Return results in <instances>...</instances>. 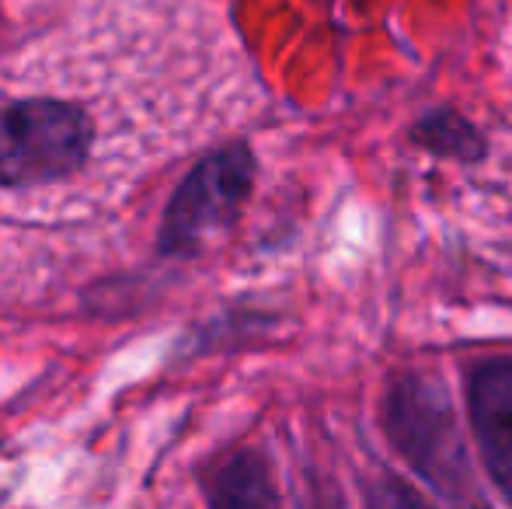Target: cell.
Returning a JSON list of instances; mask_svg holds the SVG:
<instances>
[{"label": "cell", "instance_id": "obj_1", "mask_svg": "<svg viewBox=\"0 0 512 509\" xmlns=\"http://www.w3.org/2000/svg\"><path fill=\"white\" fill-rule=\"evenodd\" d=\"M380 419L387 440L429 489H436L450 503L474 499L467 443L443 377L425 370L401 374L387 387Z\"/></svg>", "mask_w": 512, "mask_h": 509}, {"label": "cell", "instance_id": "obj_2", "mask_svg": "<svg viewBox=\"0 0 512 509\" xmlns=\"http://www.w3.org/2000/svg\"><path fill=\"white\" fill-rule=\"evenodd\" d=\"M95 119L53 95L0 105V189L32 192L70 182L91 161Z\"/></svg>", "mask_w": 512, "mask_h": 509}, {"label": "cell", "instance_id": "obj_3", "mask_svg": "<svg viewBox=\"0 0 512 509\" xmlns=\"http://www.w3.org/2000/svg\"><path fill=\"white\" fill-rule=\"evenodd\" d=\"M255 185V157L244 143L206 154L171 196L157 248L168 258L199 255L216 234L230 231Z\"/></svg>", "mask_w": 512, "mask_h": 509}, {"label": "cell", "instance_id": "obj_4", "mask_svg": "<svg viewBox=\"0 0 512 509\" xmlns=\"http://www.w3.org/2000/svg\"><path fill=\"white\" fill-rule=\"evenodd\" d=\"M467 412L488 475L512 503V356H495L467 377Z\"/></svg>", "mask_w": 512, "mask_h": 509}, {"label": "cell", "instance_id": "obj_5", "mask_svg": "<svg viewBox=\"0 0 512 509\" xmlns=\"http://www.w3.org/2000/svg\"><path fill=\"white\" fill-rule=\"evenodd\" d=\"M269 464L251 450H241L216 468L209 482V503L213 506H272L276 503Z\"/></svg>", "mask_w": 512, "mask_h": 509}, {"label": "cell", "instance_id": "obj_6", "mask_svg": "<svg viewBox=\"0 0 512 509\" xmlns=\"http://www.w3.org/2000/svg\"><path fill=\"white\" fill-rule=\"evenodd\" d=\"M411 140L439 157H453V161H481L485 157V136L450 109L429 112L418 119L411 126Z\"/></svg>", "mask_w": 512, "mask_h": 509}]
</instances>
